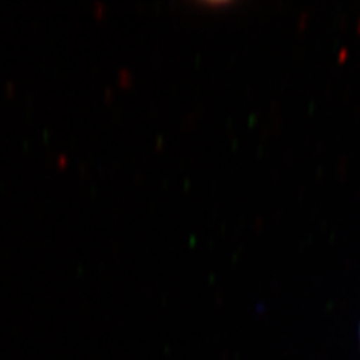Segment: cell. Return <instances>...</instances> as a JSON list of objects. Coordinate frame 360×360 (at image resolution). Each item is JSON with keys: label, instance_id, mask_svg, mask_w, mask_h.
Instances as JSON below:
<instances>
[{"label": "cell", "instance_id": "6da1fadb", "mask_svg": "<svg viewBox=\"0 0 360 360\" xmlns=\"http://www.w3.org/2000/svg\"><path fill=\"white\" fill-rule=\"evenodd\" d=\"M359 340H360V326H359Z\"/></svg>", "mask_w": 360, "mask_h": 360}]
</instances>
